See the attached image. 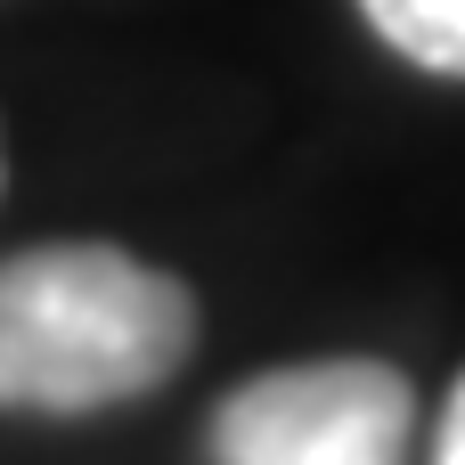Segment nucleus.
I'll list each match as a JSON object with an SVG mask.
<instances>
[{"label": "nucleus", "mask_w": 465, "mask_h": 465, "mask_svg": "<svg viewBox=\"0 0 465 465\" xmlns=\"http://www.w3.org/2000/svg\"><path fill=\"white\" fill-rule=\"evenodd\" d=\"M196 343V294L123 245L0 262V409L82 417L155 392Z\"/></svg>", "instance_id": "f257e3e1"}, {"label": "nucleus", "mask_w": 465, "mask_h": 465, "mask_svg": "<svg viewBox=\"0 0 465 465\" xmlns=\"http://www.w3.org/2000/svg\"><path fill=\"white\" fill-rule=\"evenodd\" d=\"M433 465H465V376L450 384V409H441V441H433Z\"/></svg>", "instance_id": "20e7f679"}, {"label": "nucleus", "mask_w": 465, "mask_h": 465, "mask_svg": "<svg viewBox=\"0 0 465 465\" xmlns=\"http://www.w3.org/2000/svg\"><path fill=\"white\" fill-rule=\"evenodd\" d=\"M417 392L384 360H302L237 384L213 417V465H401Z\"/></svg>", "instance_id": "f03ea898"}, {"label": "nucleus", "mask_w": 465, "mask_h": 465, "mask_svg": "<svg viewBox=\"0 0 465 465\" xmlns=\"http://www.w3.org/2000/svg\"><path fill=\"white\" fill-rule=\"evenodd\" d=\"M368 25L425 74H465V0H360Z\"/></svg>", "instance_id": "7ed1b4c3"}]
</instances>
